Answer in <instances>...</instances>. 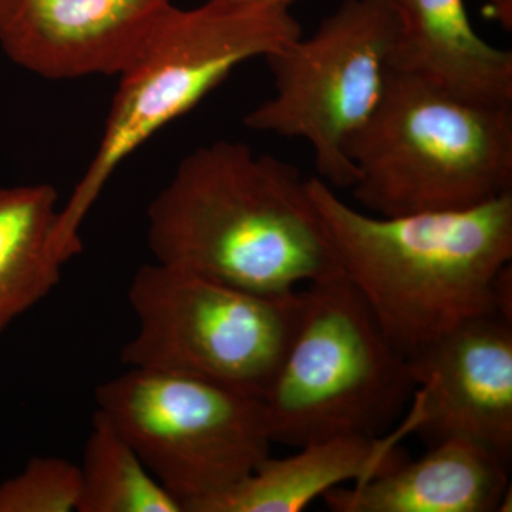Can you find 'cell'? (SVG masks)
<instances>
[{"label": "cell", "mask_w": 512, "mask_h": 512, "mask_svg": "<svg viewBox=\"0 0 512 512\" xmlns=\"http://www.w3.org/2000/svg\"><path fill=\"white\" fill-rule=\"evenodd\" d=\"M157 264L262 295L343 274L298 168L220 140L192 151L151 201Z\"/></svg>", "instance_id": "1"}, {"label": "cell", "mask_w": 512, "mask_h": 512, "mask_svg": "<svg viewBox=\"0 0 512 512\" xmlns=\"http://www.w3.org/2000/svg\"><path fill=\"white\" fill-rule=\"evenodd\" d=\"M308 188L343 275L407 362L468 320L501 316L512 192L467 210L379 217L350 207L318 175Z\"/></svg>", "instance_id": "2"}, {"label": "cell", "mask_w": 512, "mask_h": 512, "mask_svg": "<svg viewBox=\"0 0 512 512\" xmlns=\"http://www.w3.org/2000/svg\"><path fill=\"white\" fill-rule=\"evenodd\" d=\"M302 35L291 6L208 0L178 9L168 3L117 74L119 89L96 156L60 208V258L67 262L82 252L87 214L134 151L197 107L238 66L265 59Z\"/></svg>", "instance_id": "3"}, {"label": "cell", "mask_w": 512, "mask_h": 512, "mask_svg": "<svg viewBox=\"0 0 512 512\" xmlns=\"http://www.w3.org/2000/svg\"><path fill=\"white\" fill-rule=\"evenodd\" d=\"M345 151L353 195L379 217L467 210L512 192V106L460 99L390 69Z\"/></svg>", "instance_id": "4"}, {"label": "cell", "mask_w": 512, "mask_h": 512, "mask_svg": "<svg viewBox=\"0 0 512 512\" xmlns=\"http://www.w3.org/2000/svg\"><path fill=\"white\" fill-rule=\"evenodd\" d=\"M302 296L298 328L262 397L272 443L382 436L412 400L410 363L345 275L305 285Z\"/></svg>", "instance_id": "5"}, {"label": "cell", "mask_w": 512, "mask_h": 512, "mask_svg": "<svg viewBox=\"0 0 512 512\" xmlns=\"http://www.w3.org/2000/svg\"><path fill=\"white\" fill-rule=\"evenodd\" d=\"M128 302L137 332L121 350L124 365L262 399L298 328L303 296L262 295L156 262L138 269Z\"/></svg>", "instance_id": "6"}, {"label": "cell", "mask_w": 512, "mask_h": 512, "mask_svg": "<svg viewBox=\"0 0 512 512\" xmlns=\"http://www.w3.org/2000/svg\"><path fill=\"white\" fill-rule=\"evenodd\" d=\"M399 33L392 0H343L309 37L266 56L275 93L244 117L254 131L302 138L318 177L352 188L355 165L346 143L382 99Z\"/></svg>", "instance_id": "7"}, {"label": "cell", "mask_w": 512, "mask_h": 512, "mask_svg": "<svg viewBox=\"0 0 512 512\" xmlns=\"http://www.w3.org/2000/svg\"><path fill=\"white\" fill-rule=\"evenodd\" d=\"M96 403L184 512L271 456L262 399L200 377L130 367L97 387Z\"/></svg>", "instance_id": "8"}, {"label": "cell", "mask_w": 512, "mask_h": 512, "mask_svg": "<svg viewBox=\"0 0 512 512\" xmlns=\"http://www.w3.org/2000/svg\"><path fill=\"white\" fill-rule=\"evenodd\" d=\"M416 389L406 433L430 446L463 440L510 463L512 322L497 315L468 320L412 360Z\"/></svg>", "instance_id": "9"}, {"label": "cell", "mask_w": 512, "mask_h": 512, "mask_svg": "<svg viewBox=\"0 0 512 512\" xmlns=\"http://www.w3.org/2000/svg\"><path fill=\"white\" fill-rule=\"evenodd\" d=\"M171 0H0V47L52 80L119 74Z\"/></svg>", "instance_id": "10"}, {"label": "cell", "mask_w": 512, "mask_h": 512, "mask_svg": "<svg viewBox=\"0 0 512 512\" xmlns=\"http://www.w3.org/2000/svg\"><path fill=\"white\" fill-rule=\"evenodd\" d=\"M510 463L463 440L430 446L417 460L323 495L335 512H491L510 495Z\"/></svg>", "instance_id": "11"}, {"label": "cell", "mask_w": 512, "mask_h": 512, "mask_svg": "<svg viewBox=\"0 0 512 512\" xmlns=\"http://www.w3.org/2000/svg\"><path fill=\"white\" fill-rule=\"evenodd\" d=\"M390 69L474 103L512 106V52L485 42L464 0H392Z\"/></svg>", "instance_id": "12"}, {"label": "cell", "mask_w": 512, "mask_h": 512, "mask_svg": "<svg viewBox=\"0 0 512 512\" xmlns=\"http://www.w3.org/2000/svg\"><path fill=\"white\" fill-rule=\"evenodd\" d=\"M392 437L339 436L299 447L284 458L266 457L237 484L202 501L192 512H301L340 485L360 483L407 458Z\"/></svg>", "instance_id": "13"}, {"label": "cell", "mask_w": 512, "mask_h": 512, "mask_svg": "<svg viewBox=\"0 0 512 512\" xmlns=\"http://www.w3.org/2000/svg\"><path fill=\"white\" fill-rule=\"evenodd\" d=\"M57 201L50 184L0 188V335L62 281Z\"/></svg>", "instance_id": "14"}, {"label": "cell", "mask_w": 512, "mask_h": 512, "mask_svg": "<svg viewBox=\"0 0 512 512\" xmlns=\"http://www.w3.org/2000/svg\"><path fill=\"white\" fill-rule=\"evenodd\" d=\"M77 512H184L183 505L103 414L93 416L80 466Z\"/></svg>", "instance_id": "15"}, {"label": "cell", "mask_w": 512, "mask_h": 512, "mask_svg": "<svg viewBox=\"0 0 512 512\" xmlns=\"http://www.w3.org/2000/svg\"><path fill=\"white\" fill-rule=\"evenodd\" d=\"M80 466L60 457H35L0 484V512H77Z\"/></svg>", "instance_id": "16"}, {"label": "cell", "mask_w": 512, "mask_h": 512, "mask_svg": "<svg viewBox=\"0 0 512 512\" xmlns=\"http://www.w3.org/2000/svg\"><path fill=\"white\" fill-rule=\"evenodd\" d=\"M488 15L505 30H512V0H487Z\"/></svg>", "instance_id": "17"}, {"label": "cell", "mask_w": 512, "mask_h": 512, "mask_svg": "<svg viewBox=\"0 0 512 512\" xmlns=\"http://www.w3.org/2000/svg\"><path fill=\"white\" fill-rule=\"evenodd\" d=\"M235 2L261 3V5L291 6L295 0H235Z\"/></svg>", "instance_id": "18"}]
</instances>
